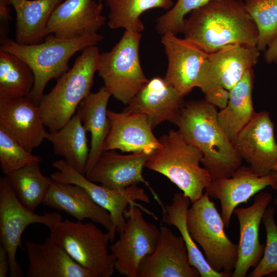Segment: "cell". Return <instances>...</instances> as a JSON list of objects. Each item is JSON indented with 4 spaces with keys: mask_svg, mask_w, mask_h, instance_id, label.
<instances>
[{
    "mask_svg": "<svg viewBox=\"0 0 277 277\" xmlns=\"http://www.w3.org/2000/svg\"><path fill=\"white\" fill-rule=\"evenodd\" d=\"M186 222L191 238L203 250L210 266L232 275L238 245L227 236L222 217L206 192L188 208Z\"/></svg>",
    "mask_w": 277,
    "mask_h": 277,
    "instance_id": "7",
    "label": "cell"
},
{
    "mask_svg": "<svg viewBox=\"0 0 277 277\" xmlns=\"http://www.w3.org/2000/svg\"><path fill=\"white\" fill-rule=\"evenodd\" d=\"M109 8L108 25L111 29L140 32L145 26L140 19L144 12L153 8L169 10L173 0H106Z\"/></svg>",
    "mask_w": 277,
    "mask_h": 277,
    "instance_id": "32",
    "label": "cell"
},
{
    "mask_svg": "<svg viewBox=\"0 0 277 277\" xmlns=\"http://www.w3.org/2000/svg\"><path fill=\"white\" fill-rule=\"evenodd\" d=\"M191 202L183 193L174 194L171 204L164 205L162 209V222L175 227L183 239L187 248L190 264L199 271L201 277H230L231 273L217 272L207 263L188 230L186 216Z\"/></svg>",
    "mask_w": 277,
    "mask_h": 277,
    "instance_id": "29",
    "label": "cell"
},
{
    "mask_svg": "<svg viewBox=\"0 0 277 277\" xmlns=\"http://www.w3.org/2000/svg\"><path fill=\"white\" fill-rule=\"evenodd\" d=\"M217 111L204 99L185 102L176 124L185 140L202 152L201 164L212 180L230 176L242 162L218 122Z\"/></svg>",
    "mask_w": 277,
    "mask_h": 277,
    "instance_id": "2",
    "label": "cell"
},
{
    "mask_svg": "<svg viewBox=\"0 0 277 277\" xmlns=\"http://www.w3.org/2000/svg\"><path fill=\"white\" fill-rule=\"evenodd\" d=\"M8 6L6 0H0V42L8 38V24L11 17L9 14L10 9Z\"/></svg>",
    "mask_w": 277,
    "mask_h": 277,
    "instance_id": "38",
    "label": "cell"
},
{
    "mask_svg": "<svg viewBox=\"0 0 277 277\" xmlns=\"http://www.w3.org/2000/svg\"><path fill=\"white\" fill-rule=\"evenodd\" d=\"M275 209L270 206L262 217L266 231V245L263 255L250 273V277H262L277 272V225L274 220Z\"/></svg>",
    "mask_w": 277,
    "mask_h": 277,
    "instance_id": "34",
    "label": "cell"
},
{
    "mask_svg": "<svg viewBox=\"0 0 277 277\" xmlns=\"http://www.w3.org/2000/svg\"><path fill=\"white\" fill-rule=\"evenodd\" d=\"M183 33L208 53L231 44L255 47L258 31L240 0H211L185 20Z\"/></svg>",
    "mask_w": 277,
    "mask_h": 277,
    "instance_id": "1",
    "label": "cell"
},
{
    "mask_svg": "<svg viewBox=\"0 0 277 277\" xmlns=\"http://www.w3.org/2000/svg\"><path fill=\"white\" fill-rule=\"evenodd\" d=\"M52 166L57 170L50 175L52 180L82 187L95 203L109 213L115 233H120L124 230L126 222L124 212L130 204L137 203L136 201H138L146 203L150 202L144 189L137 185L122 190L109 189L89 180L64 159L54 161Z\"/></svg>",
    "mask_w": 277,
    "mask_h": 277,
    "instance_id": "11",
    "label": "cell"
},
{
    "mask_svg": "<svg viewBox=\"0 0 277 277\" xmlns=\"http://www.w3.org/2000/svg\"><path fill=\"white\" fill-rule=\"evenodd\" d=\"M272 200L269 192H259L251 205L236 207L235 214L240 226L238 255L232 277H245L249 269L255 267L261 259L265 245L260 243L259 228L264 213Z\"/></svg>",
    "mask_w": 277,
    "mask_h": 277,
    "instance_id": "20",
    "label": "cell"
},
{
    "mask_svg": "<svg viewBox=\"0 0 277 277\" xmlns=\"http://www.w3.org/2000/svg\"><path fill=\"white\" fill-rule=\"evenodd\" d=\"M110 128L105 150L118 149L123 152H143L152 154L161 147L152 132L148 117L144 114L107 110Z\"/></svg>",
    "mask_w": 277,
    "mask_h": 277,
    "instance_id": "22",
    "label": "cell"
},
{
    "mask_svg": "<svg viewBox=\"0 0 277 277\" xmlns=\"http://www.w3.org/2000/svg\"><path fill=\"white\" fill-rule=\"evenodd\" d=\"M43 204L64 211L77 221L89 219L103 226L114 241L115 233L109 213L92 199L82 187L52 180Z\"/></svg>",
    "mask_w": 277,
    "mask_h": 277,
    "instance_id": "23",
    "label": "cell"
},
{
    "mask_svg": "<svg viewBox=\"0 0 277 277\" xmlns=\"http://www.w3.org/2000/svg\"><path fill=\"white\" fill-rule=\"evenodd\" d=\"M62 220V215L57 212L38 214L27 209L17 197L6 176L0 179V244L5 247L9 256L10 276H24L16 254L25 228L37 223L50 229Z\"/></svg>",
    "mask_w": 277,
    "mask_h": 277,
    "instance_id": "10",
    "label": "cell"
},
{
    "mask_svg": "<svg viewBox=\"0 0 277 277\" xmlns=\"http://www.w3.org/2000/svg\"><path fill=\"white\" fill-rule=\"evenodd\" d=\"M159 241L153 252L143 261L138 277H199L189 262L185 243L167 226L160 227Z\"/></svg>",
    "mask_w": 277,
    "mask_h": 277,
    "instance_id": "19",
    "label": "cell"
},
{
    "mask_svg": "<svg viewBox=\"0 0 277 277\" xmlns=\"http://www.w3.org/2000/svg\"><path fill=\"white\" fill-rule=\"evenodd\" d=\"M260 54L256 46L240 44L228 45L209 53L203 65L197 87L204 94L217 87L230 91L256 64Z\"/></svg>",
    "mask_w": 277,
    "mask_h": 277,
    "instance_id": "12",
    "label": "cell"
},
{
    "mask_svg": "<svg viewBox=\"0 0 277 277\" xmlns=\"http://www.w3.org/2000/svg\"><path fill=\"white\" fill-rule=\"evenodd\" d=\"M205 94L204 100L210 104L222 110L227 105L230 98V91L221 87L212 89Z\"/></svg>",
    "mask_w": 277,
    "mask_h": 277,
    "instance_id": "37",
    "label": "cell"
},
{
    "mask_svg": "<svg viewBox=\"0 0 277 277\" xmlns=\"http://www.w3.org/2000/svg\"><path fill=\"white\" fill-rule=\"evenodd\" d=\"M233 145L241 158L256 174L270 173L277 160L274 126L266 111L255 112L238 134Z\"/></svg>",
    "mask_w": 277,
    "mask_h": 277,
    "instance_id": "13",
    "label": "cell"
},
{
    "mask_svg": "<svg viewBox=\"0 0 277 277\" xmlns=\"http://www.w3.org/2000/svg\"><path fill=\"white\" fill-rule=\"evenodd\" d=\"M100 53L96 45L84 49L72 67L62 75L55 86L42 97L38 106L44 124L49 131L64 126L90 93Z\"/></svg>",
    "mask_w": 277,
    "mask_h": 277,
    "instance_id": "5",
    "label": "cell"
},
{
    "mask_svg": "<svg viewBox=\"0 0 277 277\" xmlns=\"http://www.w3.org/2000/svg\"><path fill=\"white\" fill-rule=\"evenodd\" d=\"M159 140L161 147L150 155L145 167L167 177L192 203L196 201L212 181L208 170L200 165L202 152L177 130H170Z\"/></svg>",
    "mask_w": 277,
    "mask_h": 277,
    "instance_id": "4",
    "label": "cell"
},
{
    "mask_svg": "<svg viewBox=\"0 0 277 277\" xmlns=\"http://www.w3.org/2000/svg\"><path fill=\"white\" fill-rule=\"evenodd\" d=\"M41 161L39 156L27 150L0 128V166L6 175L31 163Z\"/></svg>",
    "mask_w": 277,
    "mask_h": 277,
    "instance_id": "35",
    "label": "cell"
},
{
    "mask_svg": "<svg viewBox=\"0 0 277 277\" xmlns=\"http://www.w3.org/2000/svg\"><path fill=\"white\" fill-rule=\"evenodd\" d=\"M142 210L157 219L141 204H130L124 212L125 228L109 248L115 259V270L121 275L138 277L143 261L153 252L159 239L160 229L145 219Z\"/></svg>",
    "mask_w": 277,
    "mask_h": 277,
    "instance_id": "9",
    "label": "cell"
},
{
    "mask_svg": "<svg viewBox=\"0 0 277 277\" xmlns=\"http://www.w3.org/2000/svg\"><path fill=\"white\" fill-rule=\"evenodd\" d=\"M276 182L277 173L274 171L261 176L250 167L241 166L229 177L212 180L205 192L210 197L219 200L221 216L228 227L238 205L247 202L267 186L274 190Z\"/></svg>",
    "mask_w": 277,
    "mask_h": 277,
    "instance_id": "14",
    "label": "cell"
},
{
    "mask_svg": "<svg viewBox=\"0 0 277 277\" xmlns=\"http://www.w3.org/2000/svg\"><path fill=\"white\" fill-rule=\"evenodd\" d=\"M264 60L267 64H277V37L264 51Z\"/></svg>",
    "mask_w": 277,
    "mask_h": 277,
    "instance_id": "40",
    "label": "cell"
},
{
    "mask_svg": "<svg viewBox=\"0 0 277 277\" xmlns=\"http://www.w3.org/2000/svg\"><path fill=\"white\" fill-rule=\"evenodd\" d=\"M16 12L15 42L34 44L43 42L49 19L62 0H6Z\"/></svg>",
    "mask_w": 277,
    "mask_h": 277,
    "instance_id": "26",
    "label": "cell"
},
{
    "mask_svg": "<svg viewBox=\"0 0 277 277\" xmlns=\"http://www.w3.org/2000/svg\"><path fill=\"white\" fill-rule=\"evenodd\" d=\"M45 127L38 105L27 97L0 100V128L28 151L46 139Z\"/></svg>",
    "mask_w": 277,
    "mask_h": 277,
    "instance_id": "21",
    "label": "cell"
},
{
    "mask_svg": "<svg viewBox=\"0 0 277 277\" xmlns=\"http://www.w3.org/2000/svg\"><path fill=\"white\" fill-rule=\"evenodd\" d=\"M244 3L258 29L256 47L264 52L277 37V0H246Z\"/></svg>",
    "mask_w": 277,
    "mask_h": 277,
    "instance_id": "33",
    "label": "cell"
},
{
    "mask_svg": "<svg viewBox=\"0 0 277 277\" xmlns=\"http://www.w3.org/2000/svg\"><path fill=\"white\" fill-rule=\"evenodd\" d=\"M150 155L143 152L122 155L113 150H105L85 176L94 183L115 190L144 183L162 209L164 205L162 200L142 174Z\"/></svg>",
    "mask_w": 277,
    "mask_h": 277,
    "instance_id": "15",
    "label": "cell"
},
{
    "mask_svg": "<svg viewBox=\"0 0 277 277\" xmlns=\"http://www.w3.org/2000/svg\"><path fill=\"white\" fill-rule=\"evenodd\" d=\"M168 59L165 80L183 97L197 87L203 65L209 53L190 41L175 34L162 35Z\"/></svg>",
    "mask_w": 277,
    "mask_h": 277,
    "instance_id": "16",
    "label": "cell"
},
{
    "mask_svg": "<svg viewBox=\"0 0 277 277\" xmlns=\"http://www.w3.org/2000/svg\"><path fill=\"white\" fill-rule=\"evenodd\" d=\"M34 83L29 65L16 55L0 51V100L27 97Z\"/></svg>",
    "mask_w": 277,
    "mask_h": 277,
    "instance_id": "31",
    "label": "cell"
},
{
    "mask_svg": "<svg viewBox=\"0 0 277 277\" xmlns=\"http://www.w3.org/2000/svg\"><path fill=\"white\" fill-rule=\"evenodd\" d=\"M103 38L98 33L71 39L49 34L41 43L26 45L8 38L0 42V51L16 55L32 69L34 83L27 97L38 105L48 83L53 78H58L69 69L68 62L70 58L81 50L96 45Z\"/></svg>",
    "mask_w": 277,
    "mask_h": 277,
    "instance_id": "3",
    "label": "cell"
},
{
    "mask_svg": "<svg viewBox=\"0 0 277 277\" xmlns=\"http://www.w3.org/2000/svg\"><path fill=\"white\" fill-rule=\"evenodd\" d=\"M10 268L8 253L5 247L0 244V277H6L9 273Z\"/></svg>",
    "mask_w": 277,
    "mask_h": 277,
    "instance_id": "39",
    "label": "cell"
},
{
    "mask_svg": "<svg viewBox=\"0 0 277 277\" xmlns=\"http://www.w3.org/2000/svg\"><path fill=\"white\" fill-rule=\"evenodd\" d=\"M25 249L29 260L27 277H93L49 236L42 243L26 241Z\"/></svg>",
    "mask_w": 277,
    "mask_h": 277,
    "instance_id": "24",
    "label": "cell"
},
{
    "mask_svg": "<svg viewBox=\"0 0 277 277\" xmlns=\"http://www.w3.org/2000/svg\"><path fill=\"white\" fill-rule=\"evenodd\" d=\"M103 4L94 0H65L53 12L45 36L53 34L67 39L97 33L106 22Z\"/></svg>",
    "mask_w": 277,
    "mask_h": 277,
    "instance_id": "17",
    "label": "cell"
},
{
    "mask_svg": "<svg viewBox=\"0 0 277 277\" xmlns=\"http://www.w3.org/2000/svg\"><path fill=\"white\" fill-rule=\"evenodd\" d=\"M87 131L76 113L62 128L47 132L46 139L53 145L55 154L64 160L80 173L85 175L90 148Z\"/></svg>",
    "mask_w": 277,
    "mask_h": 277,
    "instance_id": "28",
    "label": "cell"
},
{
    "mask_svg": "<svg viewBox=\"0 0 277 277\" xmlns=\"http://www.w3.org/2000/svg\"><path fill=\"white\" fill-rule=\"evenodd\" d=\"M111 94L102 86L90 92L78 105L76 113L87 132L91 134V144L86 174L90 171L105 151V144L110 131L107 105ZM85 174V175H86Z\"/></svg>",
    "mask_w": 277,
    "mask_h": 277,
    "instance_id": "25",
    "label": "cell"
},
{
    "mask_svg": "<svg viewBox=\"0 0 277 277\" xmlns=\"http://www.w3.org/2000/svg\"><path fill=\"white\" fill-rule=\"evenodd\" d=\"M211 0H177L175 5L156 20V30L162 36L183 32L185 16Z\"/></svg>",
    "mask_w": 277,
    "mask_h": 277,
    "instance_id": "36",
    "label": "cell"
},
{
    "mask_svg": "<svg viewBox=\"0 0 277 277\" xmlns=\"http://www.w3.org/2000/svg\"><path fill=\"white\" fill-rule=\"evenodd\" d=\"M102 0H100V2H101Z\"/></svg>",
    "mask_w": 277,
    "mask_h": 277,
    "instance_id": "44",
    "label": "cell"
},
{
    "mask_svg": "<svg viewBox=\"0 0 277 277\" xmlns=\"http://www.w3.org/2000/svg\"><path fill=\"white\" fill-rule=\"evenodd\" d=\"M253 82L254 73L252 69L231 89L226 107L217 111L218 122L232 143L256 112L252 97Z\"/></svg>",
    "mask_w": 277,
    "mask_h": 277,
    "instance_id": "27",
    "label": "cell"
},
{
    "mask_svg": "<svg viewBox=\"0 0 277 277\" xmlns=\"http://www.w3.org/2000/svg\"><path fill=\"white\" fill-rule=\"evenodd\" d=\"M272 170L277 173V160L276 162L275 163V164H274V165L273 166ZM274 190H277V182H276V184Z\"/></svg>",
    "mask_w": 277,
    "mask_h": 277,
    "instance_id": "41",
    "label": "cell"
},
{
    "mask_svg": "<svg viewBox=\"0 0 277 277\" xmlns=\"http://www.w3.org/2000/svg\"><path fill=\"white\" fill-rule=\"evenodd\" d=\"M39 163H31L6 175L20 202L33 212L43 203L52 182L42 174Z\"/></svg>",
    "mask_w": 277,
    "mask_h": 277,
    "instance_id": "30",
    "label": "cell"
},
{
    "mask_svg": "<svg viewBox=\"0 0 277 277\" xmlns=\"http://www.w3.org/2000/svg\"><path fill=\"white\" fill-rule=\"evenodd\" d=\"M49 237L61 246L78 265L93 277H110L115 270V259L108 251L111 234L104 232L94 222H57L50 229Z\"/></svg>",
    "mask_w": 277,
    "mask_h": 277,
    "instance_id": "6",
    "label": "cell"
},
{
    "mask_svg": "<svg viewBox=\"0 0 277 277\" xmlns=\"http://www.w3.org/2000/svg\"><path fill=\"white\" fill-rule=\"evenodd\" d=\"M141 37L140 32L125 30L111 50L99 55L97 71L104 87L126 105L149 81L140 61Z\"/></svg>",
    "mask_w": 277,
    "mask_h": 277,
    "instance_id": "8",
    "label": "cell"
},
{
    "mask_svg": "<svg viewBox=\"0 0 277 277\" xmlns=\"http://www.w3.org/2000/svg\"><path fill=\"white\" fill-rule=\"evenodd\" d=\"M184 98L164 78L156 76L143 86L123 111L145 114L153 129L165 121L176 125Z\"/></svg>",
    "mask_w": 277,
    "mask_h": 277,
    "instance_id": "18",
    "label": "cell"
},
{
    "mask_svg": "<svg viewBox=\"0 0 277 277\" xmlns=\"http://www.w3.org/2000/svg\"><path fill=\"white\" fill-rule=\"evenodd\" d=\"M240 1H244H244H245L246 0H240Z\"/></svg>",
    "mask_w": 277,
    "mask_h": 277,
    "instance_id": "43",
    "label": "cell"
},
{
    "mask_svg": "<svg viewBox=\"0 0 277 277\" xmlns=\"http://www.w3.org/2000/svg\"><path fill=\"white\" fill-rule=\"evenodd\" d=\"M274 202L275 205V212L277 214V197L274 199Z\"/></svg>",
    "mask_w": 277,
    "mask_h": 277,
    "instance_id": "42",
    "label": "cell"
}]
</instances>
